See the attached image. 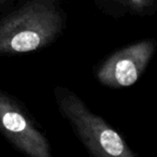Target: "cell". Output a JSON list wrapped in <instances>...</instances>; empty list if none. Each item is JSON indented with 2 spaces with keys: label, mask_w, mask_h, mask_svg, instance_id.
Segmentation results:
<instances>
[{
  "label": "cell",
  "mask_w": 157,
  "mask_h": 157,
  "mask_svg": "<svg viewBox=\"0 0 157 157\" xmlns=\"http://www.w3.org/2000/svg\"><path fill=\"white\" fill-rule=\"evenodd\" d=\"M154 51V41L143 40L113 53L97 70L98 81L111 88L133 85L150 63Z\"/></svg>",
  "instance_id": "277c9868"
},
{
  "label": "cell",
  "mask_w": 157,
  "mask_h": 157,
  "mask_svg": "<svg viewBox=\"0 0 157 157\" xmlns=\"http://www.w3.org/2000/svg\"><path fill=\"white\" fill-rule=\"evenodd\" d=\"M3 1H5V0H0V5H1V3H2Z\"/></svg>",
  "instance_id": "8992f818"
},
{
  "label": "cell",
  "mask_w": 157,
  "mask_h": 157,
  "mask_svg": "<svg viewBox=\"0 0 157 157\" xmlns=\"http://www.w3.org/2000/svg\"><path fill=\"white\" fill-rule=\"evenodd\" d=\"M63 17L55 0H29L0 20V55L35 52L61 33Z\"/></svg>",
  "instance_id": "6da1fadb"
},
{
  "label": "cell",
  "mask_w": 157,
  "mask_h": 157,
  "mask_svg": "<svg viewBox=\"0 0 157 157\" xmlns=\"http://www.w3.org/2000/svg\"><path fill=\"white\" fill-rule=\"evenodd\" d=\"M55 95L61 114L69 121L90 154L97 157L136 156L124 138L102 117L90 111L74 93L58 87Z\"/></svg>",
  "instance_id": "7a4b0ae2"
},
{
  "label": "cell",
  "mask_w": 157,
  "mask_h": 157,
  "mask_svg": "<svg viewBox=\"0 0 157 157\" xmlns=\"http://www.w3.org/2000/svg\"><path fill=\"white\" fill-rule=\"evenodd\" d=\"M114 1L133 11H142L151 7L155 0H114Z\"/></svg>",
  "instance_id": "5b68a950"
},
{
  "label": "cell",
  "mask_w": 157,
  "mask_h": 157,
  "mask_svg": "<svg viewBox=\"0 0 157 157\" xmlns=\"http://www.w3.org/2000/svg\"><path fill=\"white\" fill-rule=\"evenodd\" d=\"M0 132L18 151L31 157H50L46 137L12 97L0 92Z\"/></svg>",
  "instance_id": "3957f363"
}]
</instances>
